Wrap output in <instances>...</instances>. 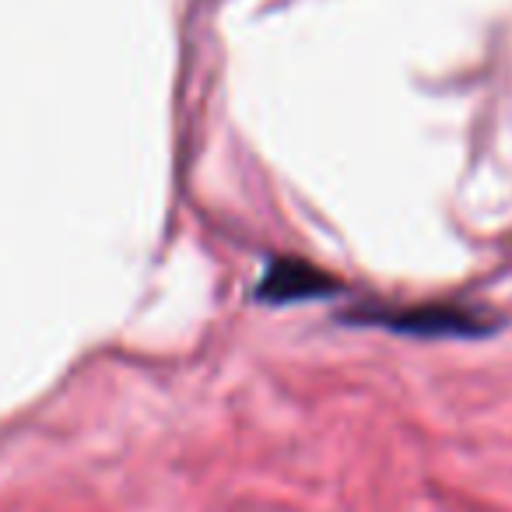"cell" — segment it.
I'll return each mask as SVG.
<instances>
[{
	"mask_svg": "<svg viewBox=\"0 0 512 512\" xmlns=\"http://www.w3.org/2000/svg\"><path fill=\"white\" fill-rule=\"evenodd\" d=\"M379 323L386 327L407 330V334H428V337H477L488 330L481 313L463 306H421V309H397L383 313Z\"/></svg>",
	"mask_w": 512,
	"mask_h": 512,
	"instance_id": "1",
	"label": "cell"
}]
</instances>
